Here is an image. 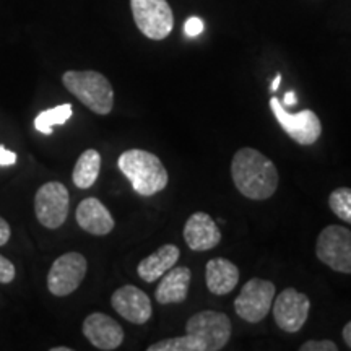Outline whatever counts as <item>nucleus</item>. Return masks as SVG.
<instances>
[{
  "label": "nucleus",
  "instance_id": "412c9836",
  "mask_svg": "<svg viewBox=\"0 0 351 351\" xmlns=\"http://www.w3.org/2000/svg\"><path fill=\"white\" fill-rule=\"evenodd\" d=\"M328 207L335 213V217H339L341 221L351 225V189H335L330 197H328Z\"/></svg>",
  "mask_w": 351,
  "mask_h": 351
},
{
  "label": "nucleus",
  "instance_id": "5701e85b",
  "mask_svg": "<svg viewBox=\"0 0 351 351\" xmlns=\"http://www.w3.org/2000/svg\"><path fill=\"white\" fill-rule=\"evenodd\" d=\"M15 267H13V263L8 261L7 257L0 256V283L7 285V283H12L13 278H15Z\"/></svg>",
  "mask_w": 351,
  "mask_h": 351
},
{
  "label": "nucleus",
  "instance_id": "a211bd4d",
  "mask_svg": "<svg viewBox=\"0 0 351 351\" xmlns=\"http://www.w3.org/2000/svg\"><path fill=\"white\" fill-rule=\"evenodd\" d=\"M179 257H181V251L178 245L165 244L138 263L137 274L143 282L153 283L160 280L169 269H173Z\"/></svg>",
  "mask_w": 351,
  "mask_h": 351
},
{
  "label": "nucleus",
  "instance_id": "4be33fe9",
  "mask_svg": "<svg viewBox=\"0 0 351 351\" xmlns=\"http://www.w3.org/2000/svg\"><path fill=\"white\" fill-rule=\"evenodd\" d=\"M300 351H339V346L332 340H307L300 346Z\"/></svg>",
  "mask_w": 351,
  "mask_h": 351
},
{
  "label": "nucleus",
  "instance_id": "c756f323",
  "mask_svg": "<svg viewBox=\"0 0 351 351\" xmlns=\"http://www.w3.org/2000/svg\"><path fill=\"white\" fill-rule=\"evenodd\" d=\"M51 351H72L69 346H56V348H51Z\"/></svg>",
  "mask_w": 351,
  "mask_h": 351
},
{
  "label": "nucleus",
  "instance_id": "39448f33",
  "mask_svg": "<svg viewBox=\"0 0 351 351\" xmlns=\"http://www.w3.org/2000/svg\"><path fill=\"white\" fill-rule=\"evenodd\" d=\"M130 10L140 33L153 41H163L174 28V15L166 0H130Z\"/></svg>",
  "mask_w": 351,
  "mask_h": 351
},
{
  "label": "nucleus",
  "instance_id": "f3484780",
  "mask_svg": "<svg viewBox=\"0 0 351 351\" xmlns=\"http://www.w3.org/2000/svg\"><path fill=\"white\" fill-rule=\"evenodd\" d=\"M205 282L213 295H230L239 283V269L225 257H215L205 267Z\"/></svg>",
  "mask_w": 351,
  "mask_h": 351
},
{
  "label": "nucleus",
  "instance_id": "b1692460",
  "mask_svg": "<svg viewBox=\"0 0 351 351\" xmlns=\"http://www.w3.org/2000/svg\"><path fill=\"white\" fill-rule=\"evenodd\" d=\"M184 32H186L187 36L191 38L199 36V34L204 32V21L197 19V16H192V19H189L186 21V25H184Z\"/></svg>",
  "mask_w": 351,
  "mask_h": 351
},
{
  "label": "nucleus",
  "instance_id": "6e6552de",
  "mask_svg": "<svg viewBox=\"0 0 351 351\" xmlns=\"http://www.w3.org/2000/svg\"><path fill=\"white\" fill-rule=\"evenodd\" d=\"M275 285L269 280L251 278L234 301V311L249 324H258L269 315L275 300Z\"/></svg>",
  "mask_w": 351,
  "mask_h": 351
},
{
  "label": "nucleus",
  "instance_id": "a878e982",
  "mask_svg": "<svg viewBox=\"0 0 351 351\" xmlns=\"http://www.w3.org/2000/svg\"><path fill=\"white\" fill-rule=\"evenodd\" d=\"M10 236H12L10 225L0 217V245H5L8 241H10Z\"/></svg>",
  "mask_w": 351,
  "mask_h": 351
},
{
  "label": "nucleus",
  "instance_id": "aec40b11",
  "mask_svg": "<svg viewBox=\"0 0 351 351\" xmlns=\"http://www.w3.org/2000/svg\"><path fill=\"white\" fill-rule=\"evenodd\" d=\"M72 104L65 103L60 106H56L47 111H43L39 116L34 119V127L38 132H41L44 135H51L54 125H64L70 117H72Z\"/></svg>",
  "mask_w": 351,
  "mask_h": 351
},
{
  "label": "nucleus",
  "instance_id": "cd10ccee",
  "mask_svg": "<svg viewBox=\"0 0 351 351\" xmlns=\"http://www.w3.org/2000/svg\"><path fill=\"white\" fill-rule=\"evenodd\" d=\"M295 91H288V93L287 95H285V104H283V106L285 108H288V106H295V104H296V99H295Z\"/></svg>",
  "mask_w": 351,
  "mask_h": 351
},
{
  "label": "nucleus",
  "instance_id": "f03ea898",
  "mask_svg": "<svg viewBox=\"0 0 351 351\" xmlns=\"http://www.w3.org/2000/svg\"><path fill=\"white\" fill-rule=\"evenodd\" d=\"M231 178L241 194L251 200L270 199L278 187V171L274 161L251 147L234 153Z\"/></svg>",
  "mask_w": 351,
  "mask_h": 351
},
{
  "label": "nucleus",
  "instance_id": "bb28decb",
  "mask_svg": "<svg viewBox=\"0 0 351 351\" xmlns=\"http://www.w3.org/2000/svg\"><path fill=\"white\" fill-rule=\"evenodd\" d=\"M341 335H343L345 343L348 345V348L351 350V320L343 327V332H341Z\"/></svg>",
  "mask_w": 351,
  "mask_h": 351
},
{
  "label": "nucleus",
  "instance_id": "7ed1b4c3",
  "mask_svg": "<svg viewBox=\"0 0 351 351\" xmlns=\"http://www.w3.org/2000/svg\"><path fill=\"white\" fill-rule=\"evenodd\" d=\"M122 174L129 179L134 191L142 197H152L168 186L169 174L155 153L132 148L117 160Z\"/></svg>",
  "mask_w": 351,
  "mask_h": 351
},
{
  "label": "nucleus",
  "instance_id": "0eeeda50",
  "mask_svg": "<svg viewBox=\"0 0 351 351\" xmlns=\"http://www.w3.org/2000/svg\"><path fill=\"white\" fill-rule=\"evenodd\" d=\"M270 109L274 112L275 119L282 129L287 132V135L296 143L302 147H309L317 142L320 134H322V124L317 114L311 109H304L301 112H289L288 108H285L282 101L278 98H270Z\"/></svg>",
  "mask_w": 351,
  "mask_h": 351
},
{
  "label": "nucleus",
  "instance_id": "423d86ee",
  "mask_svg": "<svg viewBox=\"0 0 351 351\" xmlns=\"http://www.w3.org/2000/svg\"><path fill=\"white\" fill-rule=\"evenodd\" d=\"M315 256L328 269L351 275V231L340 225L324 228L315 243Z\"/></svg>",
  "mask_w": 351,
  "mask_h": 351
},
{
  "label": "nucleus",
  "instance_id": "9b49d317",
  "mask_svg": "<svg viewBox=\"0 0 351 351\" xmlns=\"http://www.w3.org/2000/svg\"><path fill=\"white\" fill-rule=\"evenodd\" d=\"M309 298L295 288L283 289L271 304L276 327L288 333H296L301 330L302 326L306 324L307 315H309Z\"/></svg>",
  "mask_w": 351,
  "mask_h": 351
},
{
  "label": "nucleus",
  "instance_id": "6ab92c4d",
  "mask_svg": "<svg viewBox=\"0 0 351 351\" xmlns=\"http://www.w3.org/2000/svg\"><path fill=\"white\" fill-rule=\"evenodd\" d=\"M101 169V155L98 150H85L78 156L72 173V181L78 189L85 191L95 186Z\"/></svg>",
  "mask_w": 351,
  "mask_h": 351
},
{
  "label": "nucleus",
  "instance_id": "ddd939ff",
  "mask_svg": "<svg viewBox=\"0 0 351 351\" xmlns=\"http://www.w3.org/2000/svg\"><path fill=\"white\" fill-rule=\"evenodd\" d=\"M83 335L95 348L103 351L117 350L124 341V328L117 320L103 313H93L83 320Z\"/></svg>",
  "mask_w": 351,
  "mask_h": 351
},
{
  "label": "nucleus",
  "instance_id": "1a4fd4ad",
  "mask_svg": "<svg viewBox=\"0 0 351 351\" xmlns=\"http://www.w3.org/2000/svg\"><path fill=\"white\" fill-rule=\"evenodd\" d=\"M70 195L62 182L51 181L43 184L34 195V213L44 228L57 230L69 217Z\"/></svg>",
  "mask_w": 351,
  "mask_h": 351
},
{
  "label": "nucleus",
  "instance_id": "dca6fc26",
  "mask_svg": "<svg viewBox=\"0 0 351 351\" xmlns=\"http://www.w3.org/2000/svg\"><path fill=\"white\" fill-rule=\"evenodd\" d=\"M192 271L189 267H173L161 276V282L155 291V300L160 304H181L187 300L189 285Z\"/></svg>",
  "mask_w": 351,
  "mask_h": 351
},
{
  "label": "nucleus",
  "instance_id": "393cba45",
  "mask_svg": "<svg viewBox=\"0 0 351 351\" xmlns=\"http://www.w3.org/2000/svg\"><path fill=\"white\" fill-rule=\"evenodd\" d=\"M16 155L10 150H7L5 147H0V165L2 166H12L15 165Z\"/></svg>",
  "mask_w": 351,
  "mask_h": 351
},
{
  "label": "nucleus",
  "instance_id": "4468645a",
  "mask_svg": "<svg viewBox=\"0 0 351 351\" xmlns=\"http://www.w3.org/2000/svg\"><path fill=\"white\" fill-rule=\"evenodd\" d=\"M184 239L192 251H212L221 241V231L208 213L195 212L184 225Z\"/></svg>",
  "mask_w": 351,
  "mask_h": 351
},
{
  "label": "nucleus",
  "instance_id": "c85d7f7f",
  "mask_svg": "<svg viewBox=\"0 0 351 351\" xmlns=\"http://www.w3.org/2000/svg\"><path fill=\"white\" fill-rule=\"evenodd\" d=\"M280 82H282V75H280V73H276V77L274 78V82H271V86H270V90H271V91H276V90H278V86H280Z\"/></svg>",
  "mask_w": 351,
  "mask_h": 351
},
{
  "label": "nucleus",
  "instance_id": "2eb2a0df",
  "mask_svg": "<svg viewBox=\"0 0 351 351\" xmlns=\"http://www.w3.org/2000/svg\"><path fill=\"white\" fill-rule=\"evenodd\" d=\"M75 218L78 226L93 236H106L116 226V221L109 210L104 207L103 202L95 197H88L78 204Z\"/></svg>",
  "mask_w": 351,
  "mask_h": 351
},
{
  "label": "nucleus",
  "instance_id": "f8f14e48",
  "mask_svg": "<svg viewBox=\"0 0 351 351\" xmlns=\"http://www.w3.org/2000/svg\"><path fill=\"white\" fill-rule=\"evenodd\" d=\"M111 304L122 319L132 324L143 326L150 320L153 314L152 301L143 289L134 285H124L112 293Z\"/></svg>",
  "mask_w": 351,
  "mask_h": 351
},
{
  "label": "nucleus",
  "instance_id": "20e7f679",
  "mask_svg": "<svg viewBox=\"0 0 351 351\" xmlns=\"http://www.w3.org/2000/svg\"><path fill=\"white\" fill-rule=\"evenodd\" d=\"M62 83L78 101L99 116H108L114 108L111 82L96 70H67Z\"/></svg>",
  "mask_w": 351,
  "mask_h": 351
},
{
  "label": "nucleus",
  "instance_id": "9d476101",
  "mask_svg": "<svg viewBox=\"0 0 351 351\" xmlns=\"http://www.w3.org/2000/svg\"><path fill=\"white\" fill-rule=\"evenodd\" d=\"M88 270L86 258L78 252H67L57 257L47 274V289L54 296L64 298L77 291Z\"/></svg>",
  "mask_w": 351,
  "mask_h": 351
},
{
  "label": "nucleus",
  "instance_id": "f257e3e1",
  "mask_svg": "<svg viewBox=\"0 0 351 351\" xmlns=\"http://www.w3.org/2000/svg\"><path fill=\"white\" fill-rule=\"evenodd\" d=\"M232 324L218 311H200L186 324V335L165 339L148 346V351H219L228 345Z\"/></svg>",
  "mask_w": 351,
  "mask_h": 351
}]
</instances>
